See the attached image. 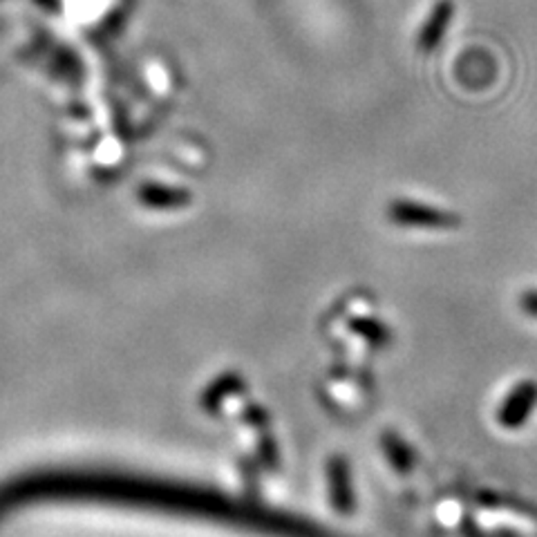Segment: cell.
Here are the masks:
<instances>
[{"label":"cell","mask_w":537,"mask_h":537,"mask_svg":"<svg viewBox=\"0 0 537 537\" xmlns=\"http://www.w3.org/2000/svg\"><path fill=\"white\" fill-rule=\"evenodd\" d=\"M537 405V383L533 381H524L520 383L513 392L509 394V399L504 401L499 410V421L506 428H517V425L526 424L529 416L533 414Z\"/></svg>","instance_id":"6da1fadb"},{"label":"cell","mask_w":537,"mask_h":537,"mask_svg":"<svg viewBox=\"0 0 537 537\" xmlns=\"http://www.w3.org/2000/svg\"><path fill=\"white\" fill-rule=\"evenodd\" d=\"M521 307H524L526 314L537 318V291H526V294L521 295Z\"/></svg>","instance_id":"7a4b0ae2"}]
</instances>
